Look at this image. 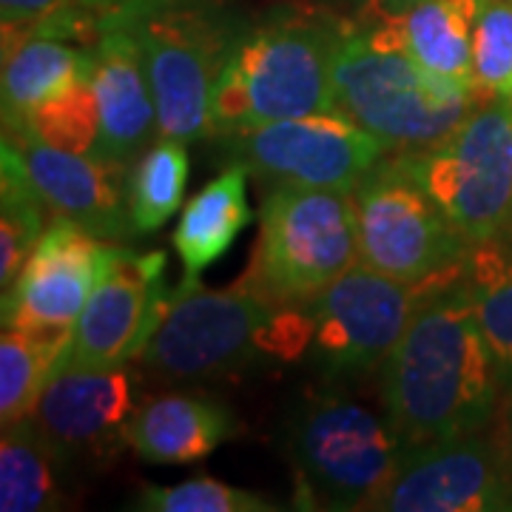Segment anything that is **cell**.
Returning a JSON list of instances; mask_svg holds the SVG:
<instances>
[{"label": "cell", "instance_id": "3", "mask_svg": "<svg viewBox=\"0 0 512 512\" xmlns=\"http://www.w3.org/2000/svg\"><path fill=\"white\" fill-rule=\"evenodd\" d=\"M336 32L305 20H279L237 35L214 100V134H239L305 114L336 111Z\"/></svg>", "mask_w": 512, "mask_h": 512}, {"label": "cell", "instance_id": "1", "mask_svg": "<svg viewBox=\"0 0 512 512\" xmlns=\"http://www.w3.org/2000/svg\"><path fill=\"white\" fill-rule=\"evenodd\" d=\"M501 387L461 274L430 282L382 365L384 416L404 447L478 433L493 416Z\"/></svg>", "mask_w": 512, "mask_h": 512}, {"label": "cell", "instance_id": "20", "mask_svg": "<svg viewBox=\"0 0 512 512\" xmlns=\"http://www.w3.org/2000/svg\"><path fill=\"white\" fill-rule=\"evenodd\" d=\"M74 470L32 416L6 424L0 439V510L55 512L72 507Z\"/></svg>", "mask_w": 512, "mask_h": 512}, {"label": "cell", "instance_id": "7", "mask_svg": "<svg viewBox=\"0 0 512 512\" xmlns=\"http://www.w3.org/2000/svg\"><path fill=\"white\" fill-rule=\"evenodd\" d=\"M282 308L242 282L208 291L202 279H183L137 365L168 379H211L239 370L256 353L274 356Z\"/></svg>", "mask_w": 512, "mask_h": 512}, {"label": "cell", "instance_id": "27", "mask_svg": "<svg viewBox=\"0 0 512 512\" xmlns=\"http://www.w3.org/2000/svg\"><path fill=\"white\" fill-rule=\"evenodd\" d=\"M12 131H26L40 143L55 146L60 151L94 157L97 143H100V103L94 92L92 72L74 80L72 86H66L55 97L37 103L35 109L26 114V120Z\"/></svg>", "mask_w": 512, "mask_h": 512}, {"label": "cell", "instance_id": "6", "mask_svg": "<svg viewBox=\"0 0 512 512\" xmlns=\"http://www.w3.org/2000/svg\"><path fill=\"white\" fill-rule=\"evenodd\" d=\"M396 160L470 248L512 231V100L487 97L453 134Z\"/></svg>", "mask_w": 512, "mask_h": 512}, {"label": "cell", "instance_id": "14", "mask_svg": "<svg viewBox=\"0 0 512 512\" xmlns=\"http://www.w3.org/2000/svg\"><path fill=\"white\" fill-rule=\"evenodd\" d=\"M137 410V376L128 365L86 370L63 362L32 419L74 467H106L128 447Z\"/></svg>", "mask_w": 512, "mask_h": 512}, {"label": "cell", "instance_id": "18", "mask_svg": "<svg viewBox=\"0 0 512 512\" xmlns=\"http://www.w3.org/2000/svg\"><path fill=\"white\" fill-rule=\"evenodd\" d=\"M237 436L228 404L168 393L140 404L128 427V447L148 464H191Z\"/></svg>", "mask_w": 512, "mask_h": 512}, {"label": "cell", "instance_id": "11", "mask_svg": "<svg viewBox=\"0 0 512 512\" xmlns=\"http://www.w3.org/2000/svg\"><path fill=\"white\" fill-rule=\"evenodd\" d=\"M427 285H407L353 262L336 282L311 299L313 365L333 379L382 367L404 336Z\"/></svg>", "mask_w": 512, "mask_h": 512}, {"label": "cell", "instance_id": "22", "mask_svg": "<svg viewBox=\"0 0 512 512\" xmlns=\"http://www.w3.org/2000/svg\"><path fill=\"white\" fill-rule=\"evenodd\" d=\"M92 72V46L74 49L69 40L32 35L3 52V131L18 128L37 103L55 97Z\"/></svg>", "mask_w": 512, "mask_h": 512}, {"label": "cell", "instance_id": "2", "mask_svg": "<svg viewBox=\"0 0 512 512\" xmlns=\"http://www.w3.org/2000/svg\"><path fill=\"white\" fill-rule=\"evenodd\" d=\"M333 89L336 111L367 128L390 151L439 143L487 100L436 83L407 52L399 20L336 35Z\"/></svg>", "mask_w": 512, "mask_h": 512}, {"label": "cell", "instance_id": "8", "mask_svg": "<svg viewBox=\"0 0 512 512\" xmlns=\"http://www.w3.org/2000/svg\"><path fill=\"white\" fill-rule=\"evenodd\" d=\"M291 453L311 510H367L404 453L387 416L342 396H313L296 413Z\"/></svg>", "mask_w": 512, "mask_h": 512}, {"label": "cell", "instance_id": "28", "mask_svg": "<svg viewBox=\"0 0 512 512\" xmlns=\"http://www.w3.org/2000/svg\"><path fill=\"white\" fill-rule=\"evenodd\" d=\"M131 510L143 512H274V504L268 495L251 493L242 487H231L225 481L211 476H197L171 484V487H157L146 484L131 498Z\"/></svg>", "mask_w": 512, "mask_h": 512}, {"label": "cell", "instance_id": "25", "mask_svg": "<svg viewBox=\"0 0 512 512\" xmlns=\"http://www.w3.org/2000/svg\"><path fill=\"white\" fill-rule=\"evenodd\" d=\"M461 282L498 362L501 382L512 387V245L507 237L470 248Z\"/></svg>", "mask_w": 512, "mask_h": 512}, {"label": "cell", "instance_id": "19", "mask_svg": "<svg viewBox=\"0 0 512 512\" xmlns=\"http://www.w3.org/2000/svg\"><path fill=\"white\" fill-rule=\"evenodd\" d=\"M481 0H421L399 20L404 46L424 72L453 92H478L473 29ZM487 97V94H484Z\"/></svg>", "mask_w": 512, "mask_h": 512}, {"label": "cell", "instance_id": "13", "mask_svg": "<svg viewBox=\"0 0 512 512\" xmlns=\"http://www.w3.org/2000/svg\"><path fill=\"white\" fill-rule=\"evenodd\" d=\"M171 291L165 288V254L120 248L74 325L66 365L103 370L137 362L163 322Z\"/></svg>", "mask_w": 512, "mask_h": 512}, {"label": "cell", "instance_id": "10", "mask_svg": "<svg viewBox=\"0 0 512 512\" xmlns=\"http://www.w3.org/2000/svg\"><path fill=\"white\" fill-rule=\"evenodd\" d=\"M222 154L271 185L356 191L390 148L345 114L325 111L225 134Z\"/></svg>", "mask_w": 512, "mask_h": 512}, {"label": "cell", "instance_id": "15", "mask_svg": "<svg viewBox=\"0 0 512 512\" xmlns=\"http://www.w3.org/2000/svg\"><path fill=\"white\" fill-rule=\"evenodd\" d=\"M114 251L117 245L55 214L15 285L3 293V328L74 330Z\"/></svg>", "mask_w": 512, "mask_h": 512}, {"label": "cell", "instance_id": "32", "mask_svg": "<svg viewBox=\"0 0 512 512\" xmlns=\"http://www.w3.org/2000/svg\"><path fill=\"white\" fill-rule=\"evenodd\" d=\"M100 3H103V9H106V12H111V9H114L117 3H123V0H100Z\"/></svg>", "mask_w": 512, "mask_h": 512}, {"label": "cell", "instance_id": "30", "mask_svg": "<svg viewBox=\"0 0 512 512\" xmlns=\"http://www.w3.org/2000/svg\"><path fill=\"white\" fill-rule=\"evenodd\" d=\"M69 3H74V0H0L3 46L15 43V40H18L23 32H29L35 23H40L43 18H49L52 12L69 6ZM83 3H89V6L100 9V12L106 15V9H103L100 0H83Z\"/></svg>", "mask_w": 512, "mask_h": 512}, {"label": "cell", "instance_id": "12", "mask_svg": "<svg viewBox=\"0 0 512 512\" xmlns=\"http://www.w3.org/2000/svg\"><path fill=\"white\" fill-rule=\"evenodd\" d=\"M512 493L501 456L476 433L404 447L396 470L370 512H490L510 510Z\"/></svg>", "mask_w": 512, "mask_h": 512}, {"label": "cell", "instance_id": "9", "mask_svg": "<svg viewBox=\"0 0 512 512\" xmlns=\"http://www.w3.org/2000/svg\"><path fill=\"white\" fill-rule=\"evenodd\" d=\"M359 262L407 285L461 274L470 242L399 160H379L356 185Z\"/></svg>", "mask_w": 512, "mask_h": 512}, {"label": "cell", "instance_id": "17", "mask_svg": "<svg viewBox=\"0 0 512 512\" xmlns=\"http://www.w3.org/2000/svg\"><path fill=\"white\" fill-rule=\"evenodd\" d=\"M92 83L100 103L97 160L134 165L157 126V106L146 60L134 32L123 23H106L92 46Z\"/></svg>", "mask_w": 512, "mask_h": 512}, {"label": "cell", "instance_id": "16", "mask_svg": "<svg viewBox=\"0 0 512 512\" xmlns=\"http://www.w3.org/2000/svg\"><path fill=\"white\" fill-rule=\"evenodd\" d=\"M20 148L43 202L57 217H69L100 239L137 237L128 214L131 165L106 163L40 143L26 131L3 134Z\"/></svg>", "mask_w": 512, "mask_h": 512}, {"label": "cell", "instance_id": "4", "mask_svg": "<svg viewBox=\"0 0 512 512\" xmlns=\"http://www.w3.org/2000/svg\"><path fill=\"white\" fill-rule=\"evenodd\" d=\"M106 23L128 26L146 60L160 137L197 143L214 137L211 100L237 37L194 0H123Z\"/></svg>", "mask_w": 512, "mask_h": 512}, {"label": "cell", "instance_id": "21", "mask_svg": "<svg viewBox=\"0 0 512 512\" xmlns=\"http://www.w3.org/2000/svg\"><path fill=\"white\" fill-rule=\"evenodd\" d=\"M245 165L231 163L183 205L174 228V251L183 262V279H202L205 268L231 251L234 239L251 222Z\"/></svg>", "mask_w": 512, "mask_h": 512}, {"label": "cell", "instance_id": "31", "mask_svg": "<svg viewBox=\"0 0 512 512\" xmlns=\"http://www.w3.org/2000/svg\"><path fill=\"white\" fill-rule=\"evenodd\" d=\"M384 3H390L393 9H407V6H413V3H421V0H384Z\"/></svg>", "mask_w": 512, "mask_h": 512}, {"label": "cell", "instance_id": "23", "mask_svg": "<svg viewBox=\"0 0 512 512\" xmlns=\"http://www.w3.org/2000/svg\"><path fill=\"white\" fill-rule=\"evenodd\" d=\"M74 330L3 328L0 336V421L3 427L35 413L37 402L66 362Z\"/></svg>", "mask_w": 512, "mask_h": 512}, {"label": "cell", "instance_id": "5", "mask_svg": "<svg viewBox=\"0 0 512 512\" xmlns=\"http://www.w3.org/2000/svg\"><path fill=\"white\" fill-rule=\"evenodd\" d=\"M359 262L353 191L274 185L242 285L274 305H308Z\"/></svg>", "mask_w": 512, "mask_h": 512}, {"label": "cell", "instance_id": "26", "mask_svg": "<svg viewBox=\"0 0 512 512\" xmlns=\"http://www.w3.org/2000/svg\"><path fill=\"white\" fill-rule=\"evenodd\" d=\"M188 143L160 137L140 154L128 174V214L137 237L157 234L183 205L188 183Z\"/></svg>", "mask_w": 512, "mask_h": 512}, {"label": "cell", "instance_id": "24", "mask_svg": "<svg viewBox=\"0 0 512 512\" xmlns=\"http://www.w3.org/2000/svg\"><path fill=\"white\" fill-rule=\"evenodd\" d=\"M46 202L37 191L20 148L3 137L0 146V288L3 293L29 262L46 231Z\"/></svg>", "mask_w": 512, "mask_h": 512}, {"label": "cell", "instance_id": "29", "mask_svg": "<svg viewBox=\"0 0 512 512\" xmlns=\"http://www.w3.org/2000/svg\"><path fill=\"white\" fill-rule=\"evenodd\" d=\"M473 66L481 92L512 100V0H481L473 29Z\"/></svg>", "mask_w": 512, "mask_h": 512}]
</instances>
